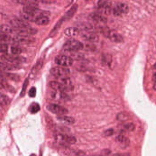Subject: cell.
Returning <instances> with one entry per match:
<instances>
[{
	"mask_svg": "<svg viewBox=\"0 0 156 156\" xmlns=\"http://www.w3.org/2000/svg\"><path fill=\"white\" fill-rule=\"evenodd\" d=\"M112 156H127V155L126 154H117L113 155Z\"/></svg>",
	"mask_w": 156,
	"mask_h": 156,
	"instance_id": "39",
	"label": "cell"
},
{
	"mask_svg": "<svg viewBox=\"0 0 156 156\" xmlns=\"http://www.w3.org/2000/svg\"><path fill=\"white\" fill-rule=\"evenodd\" d=\"M77 26V28H78L79 30H81L83 31H88V30H91L93 28V26L91 24L85 22L79 23Z\"/></svg>",
	"mask_w": 156,
	"mask_h": 156,
	"instance_id": "25",
	"label": "cell"
},
{
	"mask_svg": "<svg viewBox=\"0 0 156 156\" xmlns=\"http://www.w3.org/2000/svg\"><path fill=\"white\" fill-rule=\"evenodd\" d=\"M9 46L6 43H0V53L7 54Z\"/></svg>",
	"mask_w": 156,
	"mask_h": 156,
	"instance_id": "32",
	"label": "cell"
},
{
	"mask_svg": "<svg viewBox=\"0 0 156 156\" xmlns=\"http://www.w3.org/2000/svg\"><path fill=\"white\" fill-rule=\"evenodd\" d=\"M51 96L53 99L63 101L67 100L68 98V95L65 93L64 92L57 91L55 90L51 93Z\"/></svg>",
	"mask_w": 156,
	"mask_h": 156,
	"instance_id": "17",
	"label": "cell"
},
{
	"mask_svg": "<svg viewBox=\"0 0 156 156\" xmlns=\"http://www.w3.org/2000/svg\"><path fill=\"white\" fill-rule=\"evenodd\" d=\"M1 59L3 62L16 66L24 63L26 61L24 58L20 57L19 55H15L8 54H4L2 55Z\"/></svg>",
	"mask_w": 156,
	"mask_h": 156,
	"instance_id": "1",
	"label": "cell"
},
{
	"mask_svg": "<svg viewBox=\"0 0 156 156\" xmlns=\"http://www.w3.org/2000/svg\"><path fill=\"white\" fill-rule=\"evenodd\" d=\"M55 61L57 65L64 67H68L73 64V59L71 57L63 55L56 57Z\"/></svg>",
	"mask_w": 156,
	"mask_h": 156,
	"instance_id": "5",
	"label": "cell"
},
{
	"mask_svg": "<svg viewBox=\"0 0 156 156\" xmlns=\"http://www.w3.org/2000/svg\"><path fill=\"white\" fill-rule=\"evenodd\" d=\"M105 35L111 41L114 43H120L123 41V38L122 36L114 31H107Z\"/></svg>",
	"mask_w": 156,
	"mask_h": 156,
	"instance_id": "11",
	"label": "cell"
},
{
	"mask_svg": "<svg viewBox=\"0 0 156 156\" xmlns=\"http://www.w3.org/2000/svg\"><path fill=\"white\" fill-rule=\"evenodd\" d=\"M11 41H12V37L11 36L5 34H0V43H5Z\"/></svg>",
	"mask_w": 156,
	"mask_h": 156,
	"instance_id": "28",
	"label": "cell"
},
{
	"mask_svg": "<svg viewBox=\"0 0 156 156\" xmlns=\"http://www.w3.org/2000/svg\"><path fill=\"white\" fill-rule=\"evenodd\" d=\"M63 22L64 21L62 20V18H61L59 21H58L57 23L55 25V27H53V29L51 30L50 34H49V36L50 37H53L56 34Z\"/></svg>",
	"mask_w": 156,
	"mask_h": 156,
	"instance_id": "24",
	"label": "cell"
},
{
	"mask_svg": "<svg viewBox=\"0 0 156 156\" xmlns=\"http://www.w3.org/2000/svg\"><path fill=\"white\" fill-rule=\"evenodd\" d=\"M98 5L100 8L102 12L106 14H109L111 12V4L107 0H100Z\"/></svg>",
	"mask_w": 156,
	"mask_h": 156,
	"instance_id": "13",
	"label": "cell"
},
{
	"mask_svg": "<svg viewBox=\"0 0 156 156\" xmlns=\"http://www.w3.org/2000/svg\"><path fill=\"white\" fill-rule=\"evenodd\" d=\"M81 37L82 39L85 41L92 43H96L99 41V36L95 33L89 32L88 31H84L81 34Z\"/></svg>",
	"mask_w": 156,
	"mask_h": 156,
	"instance_id": "10",
	"label": "cell"
},
{
	"mask_svg": "<svg viewBox=\"0 0 156 156\" xmlns=\"http://www.w3.org/2000/svg\"><path fill=\"white\" fill-rule=\"evenodd\" d=\"M11 99L9 97L0 92V105L6 106L11 103Z\"/></svg>",
	"mask_w": 156,
	"mask_h": 156,
	"instance_id": "23",
	"label": "cell"
},
{
	"mask_svg": "<svg viewBox=\"0 0 156 156\" xmlns=\"http://www.w3.org/2000/svg\"><path fill=\"white\" fill-rule=\"evenodd\" d=\"M10 25L16 29H23L30 26L26 21L18 18L12 19L10 21Z\"/></svg>",
	"mask_w": 156,
	"mask_h": 156,
	"instance_id": "9",
	"label": "cell"
},
{
	"mask_svg": "<svg viewBox=\"0 0 156 156\" xmlns=\"http://www.w3.org/2000/svg\"><path fill=\"white\" fill-rule=\"evenodd\" d=\"M82 43L75 39H70L66 42L63 46V49L68 52H75L83 49Z\"/></svg>",
	"mask_w": 156,
	"mask_h": 156,
	"instance_id": "3",
	"label": "cell"
},
{
	"mask_svg": "<svg viewBox=\"0 0 156 156\" xmlns=\"http://www.w3.org/2000/svg\"><path fill=\"white\" fill-rule=\"evenodd\" d=\"M55 140L57 144L62 146L74 144L77 142V139L74 136L61 133L56 135Z\"/></svg>",
	"mask_w": 156,
	"mask_h": 156,
	"instance_id": "2",
	"label": "cell"
},
{
	"mask_svg": "<svg viewBox=\"0 0 156 156\" xmlns=\"http://www.w3.org/2000/svg\"><path fill=\"white\" fill-rule=\"evenodd\" d=\"M33 156H34V155H33Z\"/></svg>",
	"mask_w": 156,
	"mask_h": 156,
	"instance_id": "41",
	"label": "cell"
},
{
	"mask_svg": "<svg viewBox=\"0 0 156 156\" xmlns=\"http://www.w3.org/2000/svg\"><path fill=\"white\" fill-rule=\"evenodd\" d=\"M12 2L18 4L22 5L24 6L27 5H33L32 4L30 3L29 0H11Z\"/></svg>",
	"mask_w": 156,
	"mask_h": 156,
	"instance_id": "31",
	"label": "cell"
},
{
	"mask_svg": "<svg viewBox=\"0 0 156 156\" xmlns=\"http://www.w3.org/2000/svg\"><path fill=\"white\" fill-rule=\"evenodd\" d=\"M90 17L94 22L98 23L105 24L107 22V18L101 15L93 14L91 15Z\"/></svg>",
	"mask_w": 156,
	"mask_h": 156,
	"instance_id": "18",
	"label": "cell"
},
{
	"mask_svg": "<svg viewBox=\"0 0 156 156\" xmlns=\"http://www.w3.org/2000/svg\"><path fill=\"white\" fill-rule=\"evenodd\" d=\"M128 118H129V116L128 115L124 113H121L119 114L117 116V120L120 121H126L128 120Z\"/></svg>",
	"mask_w": 156,
	"mask_h": 156,
	"instance_id": "34",
	"label": "cell"
},
{
	"mask_svg": "<svg viewBox=\"0 0 156 156\" xmlns=\"http://www.w3.org/2000/svg\"><path fill=\"white\" fill-rule=\"evenodd\" d=\"M116 140L118 143L120 144H127V143H129V140L128 138L122 135L118 136L116 137Z\"/></svg>",
	"mask_w": 156,
	"mask_h": 156,
	"instance_id": "30",
	"label": "cell"
},
{
	"mask_svg": "<svg viewBox=\"0 0 156 156\" xmlns=\"http://www.w3.org/2000/svg\"><path fill=\"white\" fill-rule=\"evenodd\" d=\"M0 32L5 34H14V28L11 25L2 24L0 25Z\"/></svg>",
	"mask_w": 156,
	"mask_h": 156,
	"instance_id": "21",
	"label": "cell"
},
{
	"mask_svg": "<svg viewBox=\"0 0 156 156\" xmlns=\"http://www.w3.org/2000/svg\"><path fill=\"white\" fill-rule=\"evenodd\" d=\"M19 67L16 65H11L3 61H0V70L4 71H13L17 70Z\"/></svg>",
	"mask_w": 156,
	"mask_h": 156,
	"instance_id": "15",
	"label": "cell"
},
{
	"mask_svg": "<svg viewBox=\"0 0 156 156\" xmlns=\"http://www.w3.org/2000/svg\"><path fill=\"white\" fill-rule=\"evenodd\" d=\"M0 77L5 80L8 79V80L14 81H19L20 80V77L16 74H13V73H7L6 71L0 70Z\"/></svg>",
	"mask_w": 156,
	"mask_h": 156,
	"instance_id": "14",
	"label": "cell"
},
{
	"mask_svg": "<svg viewBox=\"0 0 156 156\" xmlns=\"http://www.w3.org/2000/svg\"><path fill=\"white\" fill-rule=\"evenodd\" d=\"M129 12V7L126 4L118 3L113 9V13L115 16H120L127 14Z\"/></svg>",
	"mask_w": 156,
	"mask_h": 156,
	"instance_id": "8",
	"label": "cell"
},
{
	"mask_svg": "<svg viewBox=\"0 0 156 156\" xmlns=\"http://www.w3.org/2000/svg\"><path fill=\"white\" fill-rule=\"evenodd\" d=\"M50 73L56 78L64 77L69 74L70 69L64 67H55L50 69Z\"/></svg>",
	"mask_w": 156,
	"mask_h": 156,
	"instance_id": "4",
	"label": "cell"
},
{
	"mask_svg": "<svg viewBox=\"0 0 156 156\" xmlns=\"http://www.w3.org/2000/svg\"><path fill=\"white\" fill-rule=\"evenodd\" d=\"M43 65V61L41 60H39L37 62L36 64L34 65L32 70H31V74L33 75H35L39 71Z\"/></svg>",
	"mask_w": 156,
	"mask_h": 156,
	"instance_id": "26",
	"label": "cell"
},
{
	"mask_svg": "<svg viewBox=\"0 0 156 156\" xmlns=\"http://www.w3.org/2000/svg\"><path fill=\"white\" fill-rule=\"evenodd\" d=\"M58 119L59 121L62 122L63 123L66 124L67 125H72L75 123V119L73 117H70V116H60L58 117Z\"/></svg>",
	"mask_w": 156,
	"mask_h": 156,
	"instance_id": "22",
	"label": "cell"
},
{
	"mask_svg": "<svg viewBox=\"0 0 156 156\" xmlns=\"http://www.w3.org/2000/svg\"><path fill=\"white\" fill-rule=\"evenodd\" d=\"M41 2L45 3H51L54 2L55 0H40Z\"/></svg>",
	"mask_w": 156,
	"mask_h": 156,
	"instance_id": "38",
	"label": "cell"
},
{
	"mask_svg": "<svg viewBox=\"0 0 156 156\" xmlns=\"http://www.w3.org/2000/svg\"><path fill=\"white\" fill-rule=\"evenodd\" d=\"M40 110V106L36 103H34L29 106V111L32 114H35Z\"/></svg>",
	"mask_w": 156,
	"mask_h": 156,
	"instance_id": "27",
	"label": "cell"
},
{
	"mask_svg": "<svg viewBox=\"0 0 156 156\" xmlns=\"http://www.w3.org/2000/svg\"><path fill=\"white\" fill-rule=\"evenodd\" d=\"M47 108L52 113L58 115H64L68 112V111L65 107L59 105L50 104L47 106Z\"/></svg>",
	"mask_w": 156,
	"mask_h": 156,
	"instance_id": "7",
	"label": "cell"
},
{
	"mask_svg": "<svg viewBox=\"0 0 156 156\" xmlns=\"http://www.w3.org/2000/svg\"><path fill=\"white\" fill-rule=\"evenodd\" d=\"M35 39L34 37L28 36L18 35H16L12 37V42L15 44H27L34 42Z\"/></svg>",
	"mask_w": 156,
	"mask_h": 156,
	"instance_id": "6",
	"label": "cell"
},
{
	"mask_svg": "<svg viewBox=\"0 0 156 156\" xmlns=\"http://www.w3.org/2000/svg\"><path fill=\"white\" fill-rule=\"evenodd\" d=\"M80 30L76 27H70L67 28L64 31V34L69 37H74L79 34Z\"/></svg>",
	"mask_w": 156,
	"mask_h": 156,
	"instance_id": "19",
	"label": "cell"
},
{
	"mask_svg": "<svg viewBox=\"0 0 156 156\" xmlns=\"http://www.w3.org/2000/svg\"><path fill=\"white\" fill-rule=\"evenodd\" d=\"M28 79H27L24 82V84H23V88H22V91H21V94H20V95L22 97V96L23 97L25 94L26 90V89L27 88V85H28Z\"/></svg>",
	"mask_w": 156,
	"mask_h": 156,
	"instance_id": "35",
	"label": "cell"
},
{
	"mask_svg": "<svg viewBox=\"0 0 156 156\" xmlns=\"http://www.w3.org/2000/svg\"><path fill=\"white\" fill-rule=\"evenodd\" d=\"M78 5L75 4L72 6V7L70 8L66 13L64 15V16L62 17V20L63 21H66V20H70L71 18L73 17V16L75 14V13L77 12L78 10Z\"/></svg>",
	"mask_w": 156,
	"mask_h": 156,
	"instance_id": "16",
	"label": "cell"
},
{
	"mask_svg": "<svg viewBox=\"0 0 156 156\" xmlns=\"http://www.w3.org/2000/svg\"><path fill=\"white\" fill-rule=\"evenodd\" d=\"M124 128L130 132H132L135 129V126L133 123H127L124 125Z\"/></svg>",
	"mask_w": 156,
	"mask_h": 156,
	"instance_id": "33",
	"label": "cell"
},
{
	"mask_svg": "<svg viewBox=\"0 0 156 156\" xmlns=\"http://www.w3.org/2000/svg\"><path fill=\"white\" fill-rule=\"evenodd\" d=\"M28 95L30 97H34L36 94V89L35 87H32L28 92Z\"/></svg>",
	"mask_w": 156,
	"mask_h": 156,
	"instance_id": "36",
	"label": "cell"
},
{
	"mask_svg": "<svg viewBox=\"0 0 156 156\" xmlns=\"http://www.w3.org/2000/svg\"><path fill=\"white\" fill-rule=\"evenodd\" d=\"M114 133V130L113 129H109L104 131L103 135L106 136H110Z\"/></svg>",
	"mask_w": 156,
	"mask_h": 156,
	"instance_id": "37",
	"label": "cell"
},
{
	"mask_svg": "<svg viewBox=\"0 0 156 156\" xmlns=\"http://www.w3.org/2000/svg\"><path fill=\"white\" fill-rule=\"evenodd\" d=\"M34 23L38 25L45 26L48 24L49 23V19L46 16H40L36 19Z\"/></svg>",
	"mask_w": 156,
	"mask_h": 156,
	"instance_id": "20",
	"label": "cell"
},
{
	"mask_svg": "<svg viewBox=\"0 0 156 156\" xmlns=\"http://www.w3.org/2000/svg\"><path fill=\"white\" fill-rule=\"evenodd\" d=\"M11 52L12 55H19L22 52V50L17 46H12L11 47Z\"/></svg>",
	"mask_w": 156,
	"mask_h": 156,
	"instance_id": "29",
	"label": "cell"
},
{
	"mask_svg": "<svg viewBox=\"0 0 156 156\" xmlns=\"http://www.w3.org/2000/svg\"><path fill=\"white\" fill-rule=\"evenodd\" d=\"M2 16H3V15L1 13H0V19H1V18H2Z\"/></svg>",
	"mask_w": 156,
	"mask_h": 156,
	"instance_id": "40",
	"label": "cell"
},
{
	"mask_svg": "<svg viewBox=\"0 0 156 156\" xmlns=\"http://www.w3.org/2000/svg\"><path fill=\"white\" fill-rule=\"evenodd\" d=\"M49 85L51 89L57 91L65 92L70 91L65 85L60 82L51 81L49 82Z\"/></svg>",
	"mask_w": 156,
	"mask_h": 156,
	"instance_id": "12",
	"label": "cell"
}]
</instances>
